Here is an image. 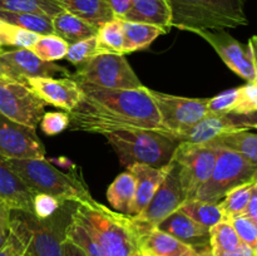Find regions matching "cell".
I'll return each instance as SVG.
<instances>
[{"label":"cell","instance_id":"1","mask_svg":"<svg viewBox=\"0 0 257 256\" xmlns=\"http://www.w3.org/2000/svg\"><path fill=\"white\" fill-rule=\"evenodd\" d=\"M78 84L82 95L68 113L72 131L104 136L131 130L162 132L160 115L145 85L138 89H109Z\"/></svg>","mask_w":257,"mask_h":256},{"label":"cell","instance_id":"2","mask_svg":"<svg viewBox=\"0 0 257 256\" xmlns=\"http://www.w3.org/2000/svg\"><path fill=\"white\" fill-rule=\"evenodd\" d=\"M72 217L87 230L105 256H131L138 251V233L131 216L90 198L77 203Z\"/></svg>","mask_w":257,"mask_h":256},{"label":"cell","instance_id":"3","mask_svg":"<svg viewBox=\"0 0 257 256\" xmlns=\"http://www.w3.org/2000/svg\"><path fill=\"white\" fill-rule=\"evenodd\" d=\"M171 27L197 33L247 25L246 0H167Z\"/></svg>","mask_w":257,"mask_h":256},{"label":"cell","instance_id":"4","mask_svg":"<svg viewBox=\"0 0 257 256\" xmlns=\"http://www.w3.org/2000/svg\"><path fill=\"white\" fill-rule=\"evenodd\" d=\"M10 170L23 181L33 193H47L60 202L90 200L89 190L77 175L64 173L47 160H5Z\"/></svg>","mask_w":257,"mask_h":256},{"label":"cell","instance_id":"5","mask_svg":"<svg viewBox=\"0 0 257 256\" xmlns=\"http://www.w3.org/2000/svg\"><path fill=\"white\" fill-rule=\"evenodd\" d=\"M105 137L124 167L136 163L166 167L180 145L175 137L155 130L119 131Z\"/></svg>","mask_w":257,"mask_h":256},{"label":"cell","instance_id":"6","mask_svg":"<svg viewBox=\"0 0 257 256\" xmlns=\"http://www.w3.org/2000/svg\"><path fill=\"white\" fill-rule=\"evenodd\" d=\"M70 77L77 83L109 88V89H138L142 88L140 78L131 68L124 54L99 53L79 65Z\"/></svg>","mask_w":257,"mask_h":256},{"label":"cell","instance_id":"7","mask_svg":"<svg viewBox=\"0 0 257 256\" xmlns=\"http://www.w3.org/2000/svg\"><path fill=\"white\" fill-rule=\"evenodd\" d=\"M217 157L210 178L196 192L195 198L220 202L233 187L252 180L257 166L232 151L217 147Z\"/></svg>","mask_w":257,"mask_h":256},{"label":"cell","instance_id":"8","mask_svg":"<svg viewBox=\"0 0 257 256\" xmlns=\"http://www.w3.org/2000/svg\"><path fill=\"white\" fill-rule=\"evenodd\" d=\"M147 89L160 115L162 133L176 140L207 114V99L178 97Z\"/></svg>","mask_w":257,"mask_h":256},{"label":"cell","instance_id":"9","mask_svg":"<svg viewBox=\"0 0 257 256\" xmlns=\"http://www.w3.org/2000/svg\"><path fill=\"white\" fill-rule=\"evenodd\" d=\"M218 148L210 143L180 142L172 161L177 166L178 177L186 197H195L196 192L210 178L217 157Z\"/></svg>","mask_w":257,"mask_h":256},{"label":"cell","instance_id":"10","mask_svg":"<svg viewBox=\"0 0 257 256\" xmlns=\"http://www.w3.org/2000/svg\"><path fill=\"white\" fill-rule=\"evenodd\" d=\"M186 198L187 197L178 177L177 166L171 160L170 170L152 200L142 212L137 216H131L137 230L138 240L146 232L157 227L158 223L167 216L177 211Z\"/></svg>","mask_w":257,"mask_h":256},{"label":"cell","instance_id":"11","mask_svg":"<svg viewBox=\"0 0 257 256\" xmlns=\"http://www.w3.org/2000/svg\"><path fill=\"white\" fill-rule=\"evenodd\" d=\"M45 105L29 85L0 80V113L9 119L35 130L44 114Z\"/></svg>","mask_w":257,"mask_h":256},{"label":"cell","instance_id":"12","mask_svg":"<svg viewBox=\"0 0 257 256\" xmlns=\"http://www.w3.org/2000/svg\"><path fill=\"white\" fill-rule=\"evenodd\" d=\"M12 217L22 226L28 238L25 256H64L63 240L65 228L60 230V223H57L54 215L40 220L33 213L12 210Z\"/></svg>","mask_w":257,"mask_h":256},{"label":"cell","instance_id":"13","mask_svg":"<svg viewBox=\"0 0 257 256\" xmlns=\"http://www.w3.org/2000/svg\"><path fill=\"white\" fill-rule=\"evenodd\" d=\"M70 77V72L64 67L40 59L32 49L3 50L0 53V79L27 84V80L37 77L55 75Z\"/></svg>","mask_w":257,"mask_h":256},{"label":"cell","instance_id":"14","mask_svg":"<svg viewBox=\"0 0 257 256\" xmlns=\"http://www.w3.org/2000/svg\"><path fill=\"white\" fill-rule=\"evenodd\" d=\"M257 128V110L206 114L197 124L178 137L180 142L206 143L228 133Z\"/></svg>","mask_w":257,"mask_h":256},{"label":"cell","instance_id":"15","mask_svg":"<svg viewBox=\"0 0 257 256\" xmlns=\"http://www.w3.org/2000/svg\"><path fill=\"white\" fill-rule=\"evenodd\" d=\"M196 34L203 38L215 49L232 72L246 82H257L252 52L248 45H243L225 30H201Z\"/></svg>","mask_w":257,"mask_h":256},{"label":"cell","instance_id":"16","mask_svg":"<svg viewBox=\"0 0 257 256\" xmlns=\"http://www.w3.org/2000/svg\"><path fill=\"white\" fill-rule=\"evenodd\" d=\"M0 157L5 160H44L45 148L35 130L0 113Z\"/></svg>","mask_w":257,"mask_h":256},{"label":"cell","instance_id":"17","mask_svg":"<svg viewBox=\"0 0 257 256\" xmlns=\"http://www.w3.org/2000/svg\"><path fill=\"white\" fill-rule=\"evenodd\" d=\"M27 85L44 100L45 104L54 105L67 113L73 110L82 95L79 84L73 78H30L27 80Z\"/></svg>","mask_w":257,"mask_h":256},{"label":"cell","instance_id":"18","mask_svg":"<svg viewBox=\"0 0 257 256\" xmlns=\"http://www.w3.org/2000/svg\"><path fill=\"white\" fill-rule=\"evenodd\" d=\"M127 170L136 178L135 198H133L128 216H137L138 213L145 210L146 206L150 203L155 193L157 192L158 187L163 182L168 170H170V165L166 166V167L157 168L152 167V166L136 163V165L128 166Z\"/></svg>","mask_w":257,"mask_h":256},{"label":"cell","instance_id":"19","mask_svg":"<svg viewBox=\"0 0 257 256\" xmlns=\"http://www.w3.org/2000/svg\"><path fill=\"white\" fill-rule=\"evenodd\" d=\"M156 228L192 246L197 251L210 247V230L178 210L161 221Z\"/></svg>","mask_w":257,"mask_h":256},{"label":"cell","instance_id":"20","mask_svg":"<svg viewBox=\"0 0 257 256\" xmlns=\"http://www.w3.org/2000/svg\"><path fill=\"white\" fill-rule=\"evenodd\" d=\"M34 193L23 183L0 157V201L7 203L12 210L33 213Z\"/></svg>","mask_w":257,"mask_h":256},{"label":"cell","instance_id":"21","mask_svg":"<svg viewBox=\"0 0 257 256\" xmlns=\"http://www.w3.org/2000/svg\"><path fill=\"white\" fill-rule=\"evenodd\" d=\"M138 250L145 256H200V251L178 238L152 228L138 240Z\"/></svg>","mask_w":257,"mask_h":256},{"label":"cell","instance_id":"22","mask_svg":"<svg viewBox=\"0 0 257 256\" xmlns=\"http://www.w3.org/2000/svg\"><path fill=\"white\" fill-rule=\"evenodd\" d=\"M171 19L172 14L167 0H132L130 10L122 20L155 25L168 33L172 28Z\"/></svg>","mask_w":257,"mask_h":256},{"label":"cell","instance_id":"23","mask_svg":"<svg viewBox=\"0 0 257 256\" xmlns=\"http://www.w3.org/2000/svg\"><path fill=\"white\" fill-rule=\"evenodd\" d=\"M52 23L53 34L62 38L69 45L87 38L95 37L98 33L97 27L68 12H62L60 14L55 15L52 19Z\"/></svg>","mask_w":257,"mask_h":256},{"label":"cell","instance_id":"24","mask_svg":"<svg viewBox=\"0 0 257 256\" xmlns=\"http://www.w3.org/2000/svg\"><path fill=\"white\" fill-rule=\"evenodd\" d=\"M64 12L87 20L99 28L104 23L114 19L108 0H54Z\"/></svg>","mask_w":257,"mask_h":256},{"label":"cell","instance_id":"25","mask_svg":"<svg viewBox=\"0 0 257 256\" xmlns=\"http://www.w3.org/2000/svg\"><path fill=\"white\" fill-rule=\"evenodd\" d=\"M123 37V54L137 52V50L146 49L150 47L160 35L166 34V32L161 28L155 27L145 23H133L122 20Z\"/></svg>","mask_w":257,"mask_h":256},{"label":"cell","instance_id":"26","mask_svg":"<svg viewBox=\"0 0 257 256\" xmlns=\"http://www.w3.org/2000/svg\"><path fill=\"white\" fill-rule=\"evenodd\" d=\"M178 211L208 230L221 221L226 220L220 202H207L195 197L186 198L178 207Z\"/></svg>","mask_w":257,"mask_h":256},{"label":"cell","instance_id":"27","mask_svg":"<svg viewBox=\"0 0 257 256\" xmlns=\"http://www.w3.org/2000/svg\"><path fill=\"white\" fill-rule=\"evenodd\" d=\"M206 143L238 153L248 162L257 166V135L247 132V131H242V132L220 136V137L213 138L212 141Z\"/></svg>","mask_w":257,"mask_h":256},{"label":"cell","instance_id":"28","mask_svg":"<svg viewBox=\"0 0 257 256\" xmlns=\"http://www.w3.org/2000/svg\"><path fill=\"white\" fill-rule=\"evenodd\" d=\"M136 192V178L130 171L115 177L107 190V200L114 211L128 215Z\"/></svg>","mask_w":257,"mask_h":256},{"label":"cell","instance_id":"29","mask_svg":"<svg viewBox=\"0 0 257 256\" xmlns=\"http://www.w3.org/2000/svg\"><path fill=\"white\" fill-rule=\"evenodd\" d=\"M0 20L38 35L53 34L52 18L45 17V15L0 10Z\"/></svg>","mask_w":257,"mask_h":256},{"label":"cell","instance_id":"30","mask_svg":"<svg viewBox=\"0 0 257 256\" xmlns=\"http://www.w3.org/2000/svg\"><path fill=\"white\" fill-rule=\"evenodd\" d=\"M242 241L236 233L230 221L225 220L210 228V248L215 256H225L232 252Z\"/></svg>","mask_w":257,"mask_h":256},{"label":"cell","instance_id":"31","mask_svg":"<svg viewBox=\"0 0 257 256\" xmlns=\"http://www.w3.org/2000/svg\"><path fill=\"white\" fill-rule=\"evenodd\" d=\"M97 48L99 53H114V54H123V37L122 20L112 19L104 23L98 28L97 33Z\"/></svg>","mask_w":257,"mask_h":256},{"label":"cell","instance_id":"32","mask_svg":"<svg viewBox=\"0 0 257 256\" xmlns=\"http://www.w3.org/2000/svg\"><path fill=\"white\" fill-rule=\"evenodd\" d=\"M0 10L18 13H33L54 18L60 14L63 8L54 0H0Z\"/></svg>","mask_w":257,"mask_h":256},{"label":"cell","instance_id":"33","mask_svg":"<svg viewBox=\"0 0 257 256\" xmlns=\"http://www.w3.org/2000/svg\"><path fill=\"white\" fill-rule=\"evenodd\" d=\"M253 185H255V181L251 180L248 182L242 183V185L236 186L232 190L228 191L225 197L220 201L226 220L233 217V216L243 215L248 200L251 197V191H252Z\"/></svg>","mask_w":257,"mask_h":256},{"label":"cell","instance_id":"34","mask_svg":"<svg viewBox=\"0 0 257 256\" xmlns=\"http://www.w3.org/2000/svg\"><path fill=\"white\" fill-rule=\"evenodd\" d=\"M40 35L0 20V47L15 49H32Z\"/></svg>","mask_w":257,"mask_h":256},{"label":"cell","instance_id":"35","mask_svg":"<svg viewBox=\"0 0 257 256\" xmlns=\"http://www.w3.org/2000/svg\"><path fill=\"white\" fill-rule=\"evenodd\" d=\"M69 44L54 34L40 35L33 45L32 50L44 62L53 63L54 60L64 59Z\"/></svg>","mask_w":257,"mask_h":256},{"label":"cell","instance_id":"36","mask_svg":"<svg viewBox=\"0 0 257 256\" xmlns=\"http://www.w3.org/2000/svg\"><path fill=\"white\" fill-rule=\"evenodd\" d=\"M64 236L72 240L75 245L79 246L87 256H105L100 246L93 240L92 236L87 232L84 227L78 221L70 216V220L65 227Z\"/></svg>","mask_w":257,"mask_h":256},{"label":"cell","instance_id":"37","mask_svg":"<svg viewBox=\"0 0 257 256\" xmlns=\"http://www.w3.org/2000/svg\"><path fill=\"white\" fill-rule=\"evenodd\" d=\"M28 251V238L22 226L10 217V231L4 245L0 247V256H25Z\"/></svg>","mask_w":257,"mask_h":256},{"label":"cell","instance_id":"38","mask_svg":"<svg viewBox=\"0 0 257 256\" xmlns=\"http://www.w3.org/2000/svg\"><path fill=\"white\" fill-rule=\"evenodd\" d=\"M97 54V37H90L69 45L65 59L72 63V64L79 67V65L84 64L87 60H89L90 58Z\"/></svg>","mask_w":257,"mask_h":256},{"label":"cell","instance_id":"39","mask_svg":"<svg viewBox=\"0 0 257 256\" xmlns=\"http://www.w3.org/2000/svg\"><path fill=\"white\" fill-rule=\"evenodd\" d=\"M227 221H230V223L232 225V227L235 228L236 233L240 237V240L242 241L246 245L251 246L252 248L257 247V225L253 222L252 220L247 217L245 215H238L230 217Z\"/></svg>","mask_w":257,"mask_h":256},{"label":"cell","instance_id":"40","mask_svg":"<svg viewBox=\"0 0 257 256\" xmlns=\"http://www.w3.org/2000/svg\"><path fill=\"white\" fill-rule=\"evenodd\" d=\"M238 104V88L228 89L226 92L207 99V114L226 113L236 110Z\"/></svg>","mask_w":257,"mask_h":256},{"label":"cell","instance_id":"41","mask_svg":"<svg viewBox=\"0 0 257 256\" xmlns=\"http://www.w3.org/2000/svg\"><path fill=\"white\" fill-rule=\"evenodd\" d=\"M62 205L63 202L53 196L47 193H35L33 198V215L40 220L49 218L60 210Z\"/></svg>","mask_w":257,"mask_h":256},{"label":"cell","instance_id":"42","mask_svg":"<svg viewBox=\"0 0 257 256\" xmlns=\"http://www.w3.org/2000/svg\"><path fill=\"white\" fill-rule=\"evenodd\" d=\"M39 124L45 135H59L69 128V115L65 112H47L43 114Z\"/></svg>","mask_w":257,"mask_h":256},{"label":"cell","instance_id":"43","mask_svg":"<svg viewBox=\"0 0 257 256\" xmlns=\"http://www.w3.org/2000/svg\"><path fill=\"white\" fill-rule=\"evenodd\" d=\"M257 110V82H247L238 88V104L236 112Z\"/></svg>","mask_w":257,"mask_h":256},{"label":"cell","instance_id":"44","mask_svg":"<svg viewBox=\"0 0 257 256\" xmlns=\"http://www.w3.org/2000/svg\"><path fill=\"white\" fill-rule=\"evenodd\" d=\"M12 208L4 202H0V247L4 245L10 231Z\"/></svg>","mask_w":257,"mask_h":256},{"label":"cell","instance_id":"45","mask_svg":"<svg viewBox=\"0 0 257 256\" xmlns=\"http://www.w3.org/2000/svg\"><path fill=\"white\" fill-rule=\"evenodd\" d=\"M108 4H109L114 19L122 20L130 10L132 0H108Z\"/></svg>","mask_w":257,"mask_h":256},{"label":"cell","instance_id":"46","mask_svg":"<svg viewBox=\"0 0 257 256\" xmlns=\"http://www.w3.org/2000/svg\"><path fill=\"white\" fill-rule=\"evenodd\" d=\"M243 215L247 216L250 220H252L253 222L257 225V183L255 182L253 185L252 191H251V197L248 200L247 206H246V210L243 212Z\"/></svg>","mask_w":257,"mask_h":256},{"label":"cell","instance_id":"47","mask_svg":"<svg viewBox=\"0 0 257 256\" xmlns=\"http://www.w3.org/2000/svg\"><path fill=\"white\" fill-rule=\"evenodd\" d=\"M63 255L64 256H87L84 251L79 247L78 245H75L72 240L67 238L64 236V240H63Z\"/></svg>","mask_w":257,"mask_h":256},{"label":"cell","instance_id":"48","mask_svg":"<svg viewBox=\"0 0 257 256\" xmlns=\"http://www.w3.org/2000/svg\"><path fill=\"white\" fill-rule=\"evenodd\" d=\"M225 256H257L256 255V250L252 248L251 246L246 245V243L241 242L240 246H238L236 250H233L232 252L226 253Z\"/></svg>","mask_w":257,"mask_h":256},{"label":"cell","instance_id":"49","mask_svg":"<svg viewBox=\"0 0 257 256\" xmlns=\"http://www.w3.org/2000/svg\"><path fill=\"white\" fill-rule=\"evenodd\" d=\"M247 45L250 47L251 52H252L253 63H255V68H256V73H257V35H253V37L250 38Z\"/></svg>","mask_w":257,"mask_h":256},{"label":"cell","instance_id":"50","mask_svg":"<svg viewBox=\"0 0 257 256\" xmlns=\"http://www.w3.org/2000/svg\"><path fill=\"white\" fill-rule=\"evenodd\" d=\"M52 162L58 163V165L62 166V167H68V166H69V167L74 168V167H73V163L70 162V161L68 160V158H65V157H60V158H58V160H52Z\"/></svg>","mask_w":257,"mask_h":256},{"label":"cell","instance_id":"51","mask_svg":"<svg viewBox=\"0 0 257 256\" xmlns=\"http://www.w3.org/2000/svg\"><path fill=\"white\" fill-rule=\"evenodd\" d=\"M200 256H215V255L211 252V248L207 247V248H202V250H200Z\"/></svg>","mask_w":257,"mask_h":256},{"label":"cell","instance_id":"52","mask_svg":"<svg viewBox=\"0 0 257 256\" xmlns=\"http://www.w3.org/2000/svg\"><path fill=\"white\" fill-rule=\"evenodd\" d=\"M131 256H145V255H143V253L141 252L140 250H138V251H136V252H133L132 255H131Z\"/></svg>","mask_w":257,"mask_h":256},{"label":"cell","instance_id":"53","mask_svg":"<svg viewBox=\"0 0 257 256\" xmlns=\"http://www.w3.org/2000/svg\"><path fill=\"white\" fill-rule=\"evenodd\" d=\"M252 180L255 181V182L257 183V170H256V172H255V175H253V177H252Z\"/></svg>","mask_w":257,"mask_h":256},{"label":"cell","instance_id":"54","mask_svg":"<svg viewBox=\"0 0 257 256\" xmlns=\"http://www.w3.org/2000/svg\"><path fill=\"white\" fill-rule=\"evenodd\" d=\"M3 52V48L2 47H0V53H2Z\"/></svg>","mask_w":257,"mask_h":256},{"label":"cell","instance_id":"55","mask_svg":"<svg viewBox=\"0 0 257 256\" xmlns=\"http://www.w3.org/2000/svg\"><path fill=\"white\" fill-rule=\"evenodd\" d=\"M256 255H257V247H256Z\"/></svg>","mask_w":257,"mask_h":256},{"label":"cell","instance_id":"56","mask_svg":"<svg viewBox=\"0 0 257 256\" xmlns=\"http://www.w3.org/2000/svg\"><path fill=\"white\" fill-rule=\"evenodd\" d=\"M0 80H2V79H0Z\"/></svg>","mask_w":257,"mask_h":256}]
</instances>
